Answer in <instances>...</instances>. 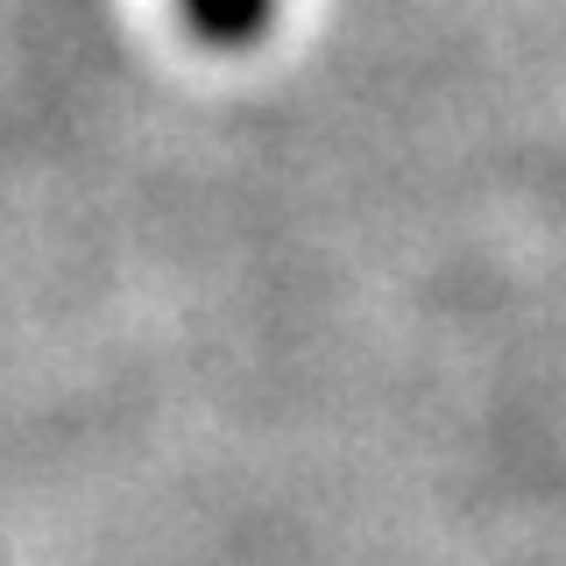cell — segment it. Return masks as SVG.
Segmentation results:
<instances>
[{"label":"cell","mask_w":566,"mask_h":566,"mask_svg":"<svg viewBox=\"0 0 566 566\" xmlns=\"http://www.w3.org/2000/svg\"><path fill=\"white\" fill-rule=\"evenodd\" d=\"M177 14H185V29L206 50H248L270 35L276 0H177Z\"/></svg>","instance_id":"6da1fadb"}]
</instances>
